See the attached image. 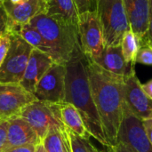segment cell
I'll return each instance as SVG.
<instances>
[{
	"label": "cell",
	"mask_w": 152,
	"mask_h": 152,
	"mask_svg": "<svg viewBox=\"0 0 152 152\" xmlns=\"http://www.w3.org/2000/svg\"><path fill=\"white\" fill-rule=\"evenodd\" d=\"M86 67L94 102L105 137L110 146H115L124 114L125 77L105 70L88 57Z\"/></svg>",
	"instance_id": "cell-1"
},
{
	"label": "cell",
	"mask_w": 152,
	"mask_h": 152,
	"mask_svg": "<svg viewBox=\"0 0 152 152\" xmlns=\"http://www.w3.org/2000/svg\"><path fill=\"white\" fill-rule=\"evenodd\" d=\"M65 102L74 105L84 120L90 135L102 145L110 147L103 132L101 118L94 102L88 77L86 57L78 48L65 63Z\"/></svg>",
	"instance_id": "cell-2"
},
{
	"label": "cell",
	"mask_w": 152,
	"mask_h": 152,
	"mask_svg": "<svg viewBox=\"0 0 152 152\" xmlns=\"http://www.w3.org/2000/svg\"><path fill=\"white\" fill-rule=\"evenodd\" d=\"M28 23L44 37L51 50V58L56 63L65 64L81 48L77 27L53 18L44 12H38Z\"/></svg>",
	"instance_id": "cell-3"
},
{
	"label": "cell",
	"mask_w": 152,
	"mask_h": 152,
	"mask_svg": "<svg viewBox=\"0 0 152 152\" xmlns=\"http://www.w3.org/2000/svg\"><path fill=\"white\" fill-rule=\"evenodd\" d=\"M96 13L104 45H120L124 35L131 29L123 0H96Z\"/></svg>",
	"instance_id": "cell-4"
},
{
	"label": "cell",
	"mask_w": 152,
	"mask_h": 152,
	"mask_svg": "<svg viewBox=\"0 0 152 152\" xmlns=\"http://www.w3.org/2000/svg\"><path fill=\"white\" fill-rule=\"evenodd\" d=\"M32 50L16 31H10L9 49L0 66V83H20Z\"/></svg>",
	"instance_id": "cell-5"
},
{
	"label": "cell",
	"mask_w": 152,
	"mask_h": 152,
	"mask_svg": "<svg viewBox=\"0 0 152 152\" xmlns=\"http://www.w3.org/2000/svg\"><path fill=\"white\" fill-rule=\"evenodd\" d=\"M19 116L23 118L43 141L52 126H63L60 118L58 103H49L41 101H34L24 107Z\"/></svg>",
	"instance_id": "cell-6"
},
{
	"label": "cell",
	"mask_w": 152,
	"mask_h": 152,
	"mask_svg": "<svg viewBox=\"0 0 152 152\" xmlns=\"http://www.w3.org/2000/svg\"><path fill=\"white\" fill-rule=\"evenodd\" d=\"M78 35L84 54L91 60L96 59L105 46L96 11L86 12L79 14Z\"/></svg>",
	"instance_id": "cell-7"
},
{
	"label": "cell",
	"mask_w": 152,
	"mask_h": 152,
	"mask_svg": "<svg viewBox=\"0 0 152 152\" xmlns=\"http://www.w3.org/2000/svg\"><path fill=\"white\" fill-rule=\"evenodd\" d=\"M65 64L53 62L36 86L34 95L37 101L49 103L65 102Z\"/></svg>",
	"instance_id": "cell-8"
},
{
	"label": "cell",
	"mask_w": 152,
	"mask_h": 152,
	"mask_svg": "<svg viewBox=\"0 0 152 152\" xmlns=\"http://www.w3.org/2000/svg\"><path fill=\"white\" fill-rule=\"evenodd\" d=\"M123 99L127 109L141 121L152 118V99L142 90L135 69L125 77Z\"/></svg>",
	"instance_id": "cell-9"
},
{
	"label": "cell",
	"mask_w": 152,
	"mask_h": 152,
	"mask_svg": "<svg viewBox=\"0 0 152 152\" xmlns=\"http://www.w3.org/2000/svg\"><path fill=\"white\" fill-rule=\"evenodd\" d=\"M118 142L127 144L135 152H152V145L145 134L142 121L137 118L126 105L117 138Z\"/></svg>",
	"instance_id": "cell-10"
},
{
	"label": "cell",
	"mask_w": 152,
	"mask_h": 152,
	"mask_svg": "<svg viewBox=\"0 0 152 152\" xmlns=\"http://www.w3.org/2000/svg\"><path fill=\"white\" fill-rule=\"evenodd\" d=\"M36 100L20 84L0 83V116L5 120L19 116L24 107Z\"/></svg>",
	"instance_id": "cell-11"
},
{
	"label": "cell",
	"mask_w": 152,
	"mask_h": 152,
	"mask_svg": "<svg viewBox=\"0 0 152 152\" xmlns=\"http://www.w3.org/2000/svg\"><path fill=\"white\" fill-rule=\"evenodd\" d=\"M4 7L8 16L10 31L17 30L20 26L28 23L44 7L41 0H21L18 4L12 2H3Z\"/></svg>",
	"instance_id": "cell-12"
},
{
	"label": "cell",
	"mask_w": 152,
	"mask_h": 152,
	"mask_svg": "<svg viewBox=\"0 0 152 152\" xmlns=\"http://www.w3.org/2000/svg\"><path fill=\"white\" fill-rule=\"evenodd\" d=\"M54 61L46 53L33 48L20 85L29 93L34 94L36 86Z\"/></svg>",
	"instance_id": "cell-13"
},
{
	"label": "cell",
	"mask_w": 152,
	"mask_h": 152,
	"mask_svg": "<svg viewBox=\"0 0 152 152\" xmlns=\"http://www.w3.org/2000/svg\"><path fill=\"white\" fill-rule=\"evenodd\" d=\"M8 121L5 150L24 145H37L42 142L33 128L20 116L12 117Z\"/></svg>",
	"instance_id": "cell-14"
},
{
	"label": "cell",
	"mask_w": 152,
	"mask_h": 152,
	"mask_svg": "<svg viewBox=\"0 0 152 152\" xmlns=\"http://www.w3.org/2000/svg\"><path fill=\"white\" fill-rule=\"evenodd\" d=\"M92 61L105 70L122 77H126L134 70V64L125 60L120 45L104 46L102 53Z\"/></svg>",
	"instance_id": "cell-15"
},
{
	"label": "cell",
	"mask_w": 152,
	"mask_h": 152,
	"mask_svg": "<svg viewBox=\"0 0 152 152\" xmlns=\"http://www.w3.org/2000/svg\"><path fill=\"white\" fill-rule=\"evenodd\" d=\"M131 30L142 39L148 30L150 0H123Z\"/></svg>",
	"instance_id": "cell-16"
},
{
	"label": "cell",
	"mask_w": 152,
	"mask_h": 152,
	"mask_svg": "<svg viewBox=\"0 0 152 152\" xmlns=\"http://www.w3.org/2000/svg\"><path fill=\"white\" fill-rule=\"evenodd\" d=\"M41 12L65 23L78 28V11L74 0H50Z\"/></svg>",
	"instance_id": "cell-17"
},
{
	"label": "cell",
	"mask_w": 152,
	"mask_h": 152,
	"mask_svg": "<svg viewBox=\"0 0 152 152\" xmlns=\"http://www.w3.org/2000/svg\"><path fill=\"white\" fill-rule=\"evenodd\" d=\"M58 106L61 120L68 129L82 138L90 139L92 137L86 127L81 114L74 105L64 102L58 103Z\"/></svg>",
	"instance_id": "cell-18"
},
{
	"label": "cell",
	"mask_w": 152,
	"mask_h": 152,
	"mask_svg": "<svg viewBox=\"0 0 152 152\" xmlns=\"http://www.w3.org/2000/svg\"><path fill=\"white\" fill-rule=\"evenodd\" d=\"M27 43H28L33 48H36L51 57V50L46 44L41 34L29 23H26L20 26L17 30H15Z\"/></svg>",
	"instance_id": "cell-19"
},
{
	"label": "cell",
	"mask_w": 152,
	"mask_h": 152,
	"mask_svg": "<svg viewBox=\"0 0 152 152\" xmlns=\"http://www.w3.org/2000/svg\"><path fill=\"white\" fill-rule=\"evenodd\" d=\"M63 126H52L42 142L46 152H65V134Z\"/></svg>",
	"instance_id": "cell-20"
},
{
	"label": "cell",
	"mask_w": 152,
	"mask_h": 152,
	"mask_svg": "<svg viewBox=\"0 0 152 152\" xmlns=\"http://www.w3.org/2000/svg\"><path fill=\"white\" fill-rule=\"evenodd\" d=\"M141 39L130 29L124 35L121 41V49L125 60L130 63H136V57L141 47Z\"/></svg>",
	"instance_id": "cell-21"
},
{
	"label": "cell",
	"mask_w": 152,
	"mask_h": 152,
	"mask_svg": "<svg viewBox=\"0 0 152 152\" xmlns=\"http://www.w3.org/2000/svg\"><path fill=\"white\" fill-rule=\"evenodd\" d=\"M65 131L69 142L71 152H102L90 142V139H85L77 135L66 126Z\"/></svg>",
	"instance_id": "cell-22"
},
{
	"label": "cell",
	"mask_w": 152,
	"mask_h": 152,
	"mask_svg": "<svg viewBox=\"0 0 152 152\" xmlns=\"http://www.w3.org/2000/svg\"><path fill=\"white\" fill-rule=\"evenodd\" d=\"M136 63L152 66V46L146 44L141 45L136 57Z\"/></svg>",
	"instance_id": "cell-23"
},
{
	"label": "cell",
	"mask_w": 152,
	"mask_h": 152,
	"mask_svg": "<svg viewBox=\"0 0 152 152\" xmlns=\"http://www.w3.org/2000/svg\"><path fill=\"white\" fill-rule=\"evenodd\" d=\"M78 13L96 11V0H74Z\"/></svg>",
	"instance_id": "cell-24"
},
{
	"label": "cell",
	"mask_w": 152,
	"mask_h": 152,
	"mask_svg": "<svg viewBox=\"0 0 152 152\" xmlns=\"http://www.w3.org/2000/svg\"><path fill=\"white\" fill-rule=\"evenodd\" d=\"M10 31L8 16L4 7L3 3L0 2V37Z\"/></svg>",
	"instance_id": "cell-25"
},
{
	"label": "cell",
	"mask_w": 152,
	"mask_h": 152,
	"mask_svg": "<svg viewBox=\"0 0 152 152\" xmlns=\"http://www.w3.org/2000/svg\"><path fill=\"white\" fill-rule=\"evenodd\" d=\"M10 45V31L0 37V66L3 63Z\"/></svg>",
	"instance_id": "cell-26"
},
{
	"label": "cell",
	"mask_w": 152,
	"mask_h": 152,
	"mask_svg": "<svg viewBox=\"0 0 152 152\" xmlns=\"http://www.w3.org/2000/svg\"><path fill=\"white\" fill-rule=\"evenodd\" d=\"M146 44L152 46V0H150V14H149V26L145 37L141 39V45Z\"/></svg>",
	"instance_id": "cell-27"
},
{
	"label": "cell",
	"mask_w": 152,
	"mask_h": 152,
	"mask_svg": "<svg viewBox=\"0 0 152 152\" xmlns=\"http://www.w3.org/2000/svg\"><path fill=\"white\" fill-rule=\"evenodd\" d=\"M7 128L8 121L4 120L0 123V152H3L5 149L6 139H7Z\"/></svg>",
	"instance_id": "cell-28"
},
{
	"label": "cell",
	"mask_w": 152,
	"mask_h": 152,
	"mask_svg": "<svg viewBox=\"0 0 152 152\" xmlns=\"http://www.w3.org/2000/svg\"><path fill=\"white\" fill-rule=\"evenodd\" d=\"M142 126L149 142L152 145V118L142 121Z\"/></svg>",
	"instance_id": "cell-29"
},
{
	"label": "cell",
	"mask_w": 152,
	"mask_h": 152,
	"mask_svg": "<svg viewBox=\"0 0 152 152\" xmlns=\"http://www.w3.org/2000/svg\"><path fill=\"white\" fill-rule=\"evenodd\" d=\"M35 149H36V145H24V146L7 149L3 152H35Z\"/></svg>",
	"instance_id": "cell-30"
},
{
	"label": "cell",
	"mask_w": 152,
	"mask_h": 152,
	"mask_svg": "<svg viewBox=\"0 0 152 152\" xmlns=\"http://www.w3.org/2000/svg\"><path fill=\"white\" fill-rule=\"evenodd\" d=\"M116 152H135L131 147H129L126 143L118 142L115 146H113Z\"/></svg>",
	"instance_id": "cell-31"
},
{
	"label": "cell",
	"mask_w": 152,
	"mask_h": 152,
	"mask_svg": "<svg viewBox=\"0 0 152 152\" xmlns=\"http://www.w3.org/2000/svg\"><path fill=\"white\" fill-rule=\"evenodd\" d=\"M142 90L145 92V94L152 99V79L150 80L149 82H147L146 84H142Z\"/></svg>",
	"instance_id": "cell-32"
},
{
	"label": "cell",
	"mask_w": 152,
	"mask_h": 152,
	"mask_svg": "<svg viewBox=\"0 0 152 152\" xmlns=\"http://www.w3.org/2000/svg\"><path fill=\"white\" fill-rule=\"evenodd\" d=\"M63 132H64V134H65V146H66V151H65V152H71L69 142V139H68V136H67V134H66V131H65V126L63 127Z\"/></svg>",
	"instance_id": "cell-33"
},
{
	"label": "cell",
	"mask_w": 152,
	"mask_h": 152,
	"mask_svg": "<svg viewBox=\"0 0 152 152\" xmlns=\"http://www.w3.org/2000/svg\"><path fill=\"white\" fill-rule=\"evenodd\" d=\"M35 152H46L45 147H44V145H43V142H40L37 145H36Z\"/></svg>",
	"instance_id": "cell-34"
},
{
	"label": "cell",
	"mask_w": 152,
	"mask_h": 152,
	"mask_svg": "<svg viewBox=\"0 0 152 152\" xmlns=\"http://www.w3.org/2000/svg\"><path fill=\"white\" fill-rule=\"evenodd\" d=\"M106 152H116V151H115V149H114L113 146H110V147H108L107 148V151Z\"/></svg>",
	"instance_id": "cell-35"
},
{
	"label": "cell",
	"mask_w": 152,
	"mask_h": 152,
	"mask_svg": "<svg viewBox=\"0 0 152 152\" xmlns=\"http://www.w3.org/2000/svg\"><path fill=\"white\" fill-rule=\"evenodd\" d=\"M10 2H12V4H18V3H20L21 0H9Z\"/></svg>",
	"instance_id": "cell-36"
},
{
	"label": "cell",
	"mask_w": 152,
	"mask_h": 152,
	"mask_svg": "<svg viewBox=\"0 0 152 152\" xmlns=\"http://www.w3.org/2000/svg\"><path fill=\"white\" fill-rule=\"evenodd\" d=\"M41 1H42V2L44 3V4H46V3H48V2H49L50 0H41Z\"/></svg>",
	"instance_id": "cell-37"
},
{
	"label": "cell",
	"mask_w": 152,
	"mask_h": 152,
	"mask_svg": "<svg viewBox=\"0 0 152 152\" xmlns=\"http://www.w3.org/2000/svg\"><path fill=\"white\" fill-rule=\"evenodd\" d=\"M4 120H5V119H4V118L0 116V123H2V122H3V121H4Z\"/></svg>",
	"instance_id": "cell-38"
},
{
	"label": "cell",
	"mask_w": 152,
	"mask_h": 152,
	"mask_svg": "<svg viewBox=\"0 0 152 152\" xmlns=\"http://www.w3.org/2000/svg\"><path fill=\"white\" fill-rule=\"evenodd\" d=\"M5 1H8V0H0V2H1V3H3V2H5Z\"/></svg>",
	"instance_id": "cell-39"
}]
</instances>
